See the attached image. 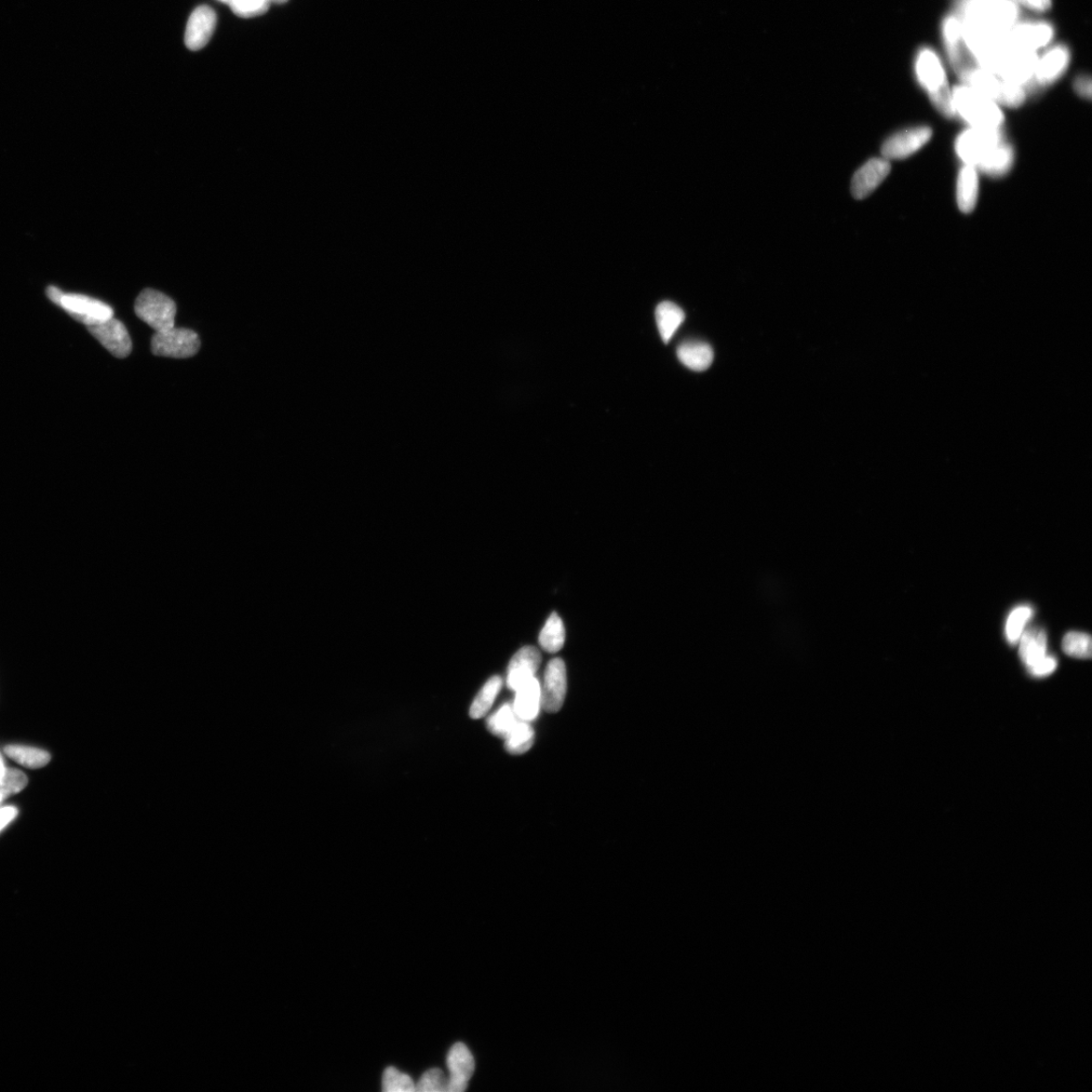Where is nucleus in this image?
<instances>
[{
    "label": "nucleus",
    "instance_id": "cd10ccee",
    "mask_svg": "<svg viewBox=\"0 0 1092 1092\" xmlns=\"http://www.w3.org/2000/svg\"><path fill=\"white\" fill-rule=\"evenodd\" d=\"M518 721L514 706L505 704L488 720V728L493 735L506 738Z\"/></svg>",
    "mask_w": 1092,
    "mask_h": 1092
},
{
    "label": "nucleus",
    "instance_id": "aec40b11",
    "mask_svg": "<svg viewBox=\"0 0 1092 1092\" xmlns=\"http://www.w3.org/2000/svg\"><path fill=\"white\" fill-rule=\"evenodd\" d=\"M978 175L976 168L965 166L957 182V202L964 214L973 213L978 198Z\"/></svg>",
    "mask_w": 1092,
    "mask_h": 1092
},
{
    "label": "nucleus",
    "instance_id": "423d86ee",
    "mask_svg": "<svg viewBox=\"0 0 1092 1092\" xmlns=\"http://www.w3.org/2000/svg\"><path fill=\"white\" fill-rule=\"evenodd\" d=\"M47 294L52 302L62 307L73 319L87 326L96 325V324L114 317V311L110 306L99 300L88 298V296L64 294L54 287L47 290Z\"/></svg>",
    "mask_w": 1092,
    "mask_h": 1092
},
{
    "label": "nucleus",
    "instance_id": "f8f14e48",
    "mask_svg": "<svg viewBox=\"0 0 1092 1092\" xmlns=\"http://www.w3.org/2000/svg\"><path fill=\"white\" fill-rule=\"evenodd\" d=\"M932 136L933 130L929 127L922 126L901 131L883 143L881 153L888 161L905 159L922 150Z\"/></svg>",
    "mask_w": 1092,
    "mask_h": 1092
},
{
    "label": "nucleus",
    "instance_id": "5701e85b",
    "mask_svg": "<svg viewBox=\"0 0 1092 1092\" xmlns=\"http://www.w3.org/2000/svg\"><path fill=\"white\" fill-rule=\"evenodd\" d=\"M657 328L662 340L668 343L685 320L683 309L672 302L660 303L656 309Z\"/></svg>",
    "mask_w": 1092,
    "mask_h": 1092
},
{
    "label": "nucleus",
    "instance_id": "f3484780",
    "mask_svg": "<svg viewBox=\"0 0 1092 1092\" xmlns=\"http://www.w3.org/2000/svg\"><path fill=\"white\" fill-rule=\"evenodd\" d=\"M217 15L213 8L202 6L194 10L188 19L185 31V45L188 49L198 51L204 48L215 28Z\"/></svg>",
    "mask_w": 1092,
    "mask_h": 1092
},
{
    "label": "nucleus",
    "instance_id": "f03ea898",
    "mask_svg": "<svg viewBox=\"0 0 1092 1092\" xmlns=\"http://www.w3.org/2000/svg\"><path fill=\"white\" fill-rule=\"evenodd\" d=\"M956 150L967 166L1001 177L1014 162L1010 146L1002 138L1001 130L970 128L956 142Z\"/></svg>",
    "mask_w": 1092,
    "mask_h": 1092
},
{
    "label": "nucleus",
    "instance_id": "7c9ffc66",
    "mask_svg": "<svg viewBox=\"0 0 1092 1092\" xmlns=\"http://www.w3.org/2000/svg\"><path fill=\"white\" fill-rule=\"evenodd\" d=\"M26 784H28V779L22 771L16 770V768H7L3 779L0 780V803L21 792Z\"/></svg>",
    "mask_w": 1092,
    "mask_h": 1092
},
{
    "label": "nucleus",
    "instance_id": "20e7f679",
    "mask_svg": "<svg viewBox=\"0 0 1092 1092\" xmlns=\"http://www.w3.org/2000/svg\"><path fill=\"white\" fill-rule=\"evenodd\" d=\"M955 114L964 119L971 128L1001 130L1005 117L999 104L978 91L958 85L952 89Z\"/></svg>",
    "mask_w": 1092,
    "mask_h": 1092
},
{
    "label": "nucleus",
    "instance_id": "39448f33",
    "mask_svg": "<svg viewBox=\"0 0 1092 1092\" xmlns=\"http://www.w3.org/2000/svg\"><path fill=\"white\" fill-rule=\"evenodd\" d=\"M958 75L965 85L999 105L1019 107L1027 99V91L1022 87L1011 84L1000 76L984 70L977 62L971 64Z\"/></svg>",
    "mask_w": 1092,
    "mask_h": 1092
},
{
    "label": "nucleus",
    "instance_id": "e433bc0d",
    "mask_svg": "<svg viewBox=\"0 0 1092 1092\" xmlns=\"http://www.w3.org/2000/svg\"><path fill=\"white\" fill-rule=\"evenodd\" d=\"M1073 87L1078 96L1090 100L1091 99V78L1089 75L1082 74L1074 79Z\"/></svg>",
    "mask_w": 1092,
    "mask_h": 1092
},
{
    "label": "nucleus",
    "instance_id": "58836bf2",
    "mask_svg": "<svg viewBox=\"0 0 1092 1092\" xmlns=\"http://www.w3.org/2000/svg\"><path fill=\"white\" fill-rule=\"evenodd\" d=\"M6 770H7V768L5 766L4 759L2 757V754H0V780L3 779V777L6 773Z\"/></svg>",
    "mask_w": 1092,
    "mask_h": 1092
},
{
    "label": "nucleus",
    "instance_id": "4468645a",
    "mask_svg": "<svg viewBox=\"0 0 1092 1092\" xmlns=\"http://www.w3.org/2000/svg\"><path fill=\"white\" fill-rule=\"evenodd\" d=\"M566 670L563 660L554 658L548 663L545 673L542 691V707L546 712L555 713L563 705L566 694Z\"/></svg>",
    "mask_w": 1092,
    "mask_h": 1092
},
{
    "label": "nucleus",
    "instance_id": "4c0bfd02",
    "mask_svg": "<svg viewBox=\"0 0 1092 1092\" xmlns=\"http://www.w3.org/2000/svg\"><path fill=\"white\" fill-rule=\"evenodd\" d=\"M18 814V808L13 806L0 808V831L6 829L17 817Z\"/></svg>",
    "mask_w": 1092,
    "mask_h": 1092
},
{
    "label": "nucleus",
    "instance_id": "6ab92c4d",
    "mask_svg": "<svg viewBox=\"0 0 1092 1092\" xmlns=\"http://www.w3.org/2000/svg\"><path fill=\"white\" fill-rule=\"evenodd\" d=\"M541 683L534 677L519 688L514 709L519 720H534L542 707Z\"/></svg>",
    "mask_w": 1092,
    "mask_h": 1092
},
{
    "label": "nucleus",
    "instance_id": "2f4dec72",
    "mask_svg": "<svg viewBox=\"0 0 1092 1092\" xmlns=\"http://www.w3.org/2000/svg\"><path fill=\"white\" fill-rule=\"evenodd\" d=\"M415 1084L408 1074L402 1073L395 1068H388L383 1075V1090L385 1092H413Z\"/></svg>",
    "mask_w": 1092,
    "mask_h": 1092
},
{
    "label": "nucleus",
    "instance_id": "9d476101",
    "mask_svg": "<svg viewBox=\"0 0 1092 1092\" xmlns=\"http://www.w3.org/2000/svg\"><path fill=\"white\" fill-rule=\"evenodd\" d=\"M941 31L948 61L956 74L976 62L965 42L961 23L953 11L943 18Z\"/></svg>",
    "mask_w": 1092,
    "mask_h": 1092
},
{
    "label": "nucleus",
    "instance_id": "f704fd0d",
    "mask_svg": "<svg viewBox=\"0 0 1092 1092\" xmlns=\"http://www.w3.org/2000/svg\"><path fill=\"white\" fill-rule=\"evenodd\" d=\"M1057 659L1054 657L1045 656L1039 662L1029 668L1036 678H1044L1051 675L1057 668Z\"/></svg>",
    "mask_w": 1092,
    "mask_h": 1092
},
{
    "label": "nucleus",
    "instance_id": "b1692460",
    "mask_svg": "<svg viewBox=\"0 0 1092 1092\" xmlns=\"http://www.w3.org/2000/svg\"><path fill=\"white\" fill-rule=\"evenodd\" d=\"M5 752L11 760L29 768H43L51 761L48 752L37 748L8 746L5 749Z\"/></svg>",
    "mask_w": 1092,
    "mask_h": 1092
},
{
    "label": "nucleus",
    "instance_id": "f257e3e1",
    "mask_svg": "<svg viewBox=\"0 0 1092 1092\" xmlns=\"http://www.w3.org/2000/svg\"><path fill=\"white\" fill-rule=\"evenodd\" d=\"M966 42L1006 37L1021 19V8L1011 0H954Z\"/></svg>",
    "mask_w": 1092,
    "mask_h": 1092
},
{
    "label": "nucleus",
    "instance_id": "2eb2a0df",
    "mask_svg": "<svg viewBox=\"0 0 1092 1092\" xmlns=\"http://www.w3.org/2000/svg\"><path fill=\"white\" fill-rule=\"evenodd\" d=\"M450 1070L448 1092L465 1091L476 1068L475 1058L464 1043L454 1044L448 1054Z\"/></svg>",
    "mask_w": 1092,
    "mask_h": 1092
},
{
    "label": "nucleus",
    "instance_id": "dca6fc26",
    "mask_svg": "<svg viewBox=\"0 0 1092 1092\" xmlns=\"http://www.w3.org/2000/svg\"><path fill=\"white\" fill-rule=\"evenodd\" d=\"M892 170L889 161L885 158H873L866 162L854 174L851 190L857 199L869 197L888 177Z\"/></svg>",
    "mask_w": 1092,
    "mask_h": 1092
},
{
    "label": "nucleus",
    "instance_id": "72a5a7b5",
    "mask_svg": "<svg viewBox=\"0 0 1092 1092\" xmlns=\"http://www.w3.org/2000/svg\"><path fill=\"white\" fill-rule=\"evenodd\" d=\"M229 6L241 18H253L263 15L267 11L272 0H229Z\"/></svg>",
    "mask_w": 1092,
    "mask_h": 1092
},
{
    "label": "nucleus",
    "instance_id": "c756f323",
    "mask_svg": "<svg viewBox=\"0 0 1092 1092\" xmlns=\"http://www.w3.org/2000/svg\"><path fill=\"white\" fill-rule=\"evenodd\" d=\"M1091 647V638L1083 632H1069L1062 641L1064 653L1077 658H1090Z\"/></svg>",
    "mask_w": 1092,
    "mask_h": 1092
},
{
    "label": "nucleus",
    "instance_id": "bb28decb",
    "mask_svg": "<svg viewBox=\"0 0 1092 1092\" xmlns=\"http://www.w3.org/2000/svg\"><path fill=\"white\" fill-rule=\"evenodd\" d=\"M534 743V731L529 722L519 720L505 738V749L509 753L521 754L529 752Z\"/></svg>",
    "mask_w": 1092,
    "mask_h": 1092
},
{
    "label": "nucleus",
    "instance_id": "9b49d317",
    "mask_svg": "<svg viewBox=\"0 0 1092 1092\" xmlns=\"http://www.w3.org/2000/svg\"><path fill=\"white\" fill-rule=\"evenodd\" d=\"M1055 37L1054 25L1042 20L1021 19L1009 31L1007 38L1010 42L1037 52L1050 46Z\"/></svg>",
    "mask_w": 1092,
    "mask_h": 1092
},
{
    "label": "nucleus",
    "instance_id": "4be33fe9",
    "mask_svg": "<svg viewBox=\"0 0 1092 1092\" xmlns=\"http://www.w3.org/2000/svg\"><path fill=\"white\" fill-rule=\"evenodd\" d=\"M1019 641L1021 658L1028 668L1047 656V636L1043 629L1031 628L1023 631Z\"/></svg>",
    "mask_w": 1092,
    "mask_h": 1092
},
{
    "label": "nucleus",
    "instance_id": "6e6552de",
    "mask_svg": "<svg viewBox=\"0 0 1092 1092\" xmlns=\"http://www.w3.org/2000/svg\"><path fill=\"white\" fill-rule=\"evenodd\" d=\"M200 348L198 335L190 329L169 328L158 331L152 337V353L158 356L187 358L196 356Z\"/></svg>",
    "mask_w": 1092,
    "mask_h": 1092
},
{
    "label": "nucleus",
    "instance_id": "1a4fd4ad",
    "mask_svg": "<svg viewBox=\"0 0 1092 1092\" xmlns=\"http://www.w3.org/2000/svg\"><path fill=\"white\" fill-rule=\"evenodd\" d=\"M1070 62L1071 51L1068 45L1059 43L1047 47L1042 55L1037 56L1029 91L1055 84L1068 71Z\"/></svg>",
    "mask_w": 1092,
    "mask_h": 1092
},
{
    "label": "nucleus",
    "instance_id": "c85d7f7f",
    "mask_svg": "<svg viewBox=\"0 0 1092 1092\" xmlns=\"http://www.w3.org/2000/svg\"><path fill=\"white\" fill-rule=\"evenodd\" d=\"M1034 609L1031 606H1019L1011 611L1006 622V639L1010 644H1017L1022 635L1024 627L1032 618Z\"/></svg>",
    "mask_w": 1092,
    "mask_h": 1092
},
{
    "label": "nucleus",
    "instance_id": "a878e982",
    "mask_svg": "<svg viewBox=\"0 0 1092 1092\" xmlns=\"http://www.w3.org/2000/svg\"><path fill=\"white\" fill-rule=\"evenodd\" d=\"M565 640V631L561 617L554 613L550 615L539 636V643L543 649L551 654L562 650Z\"/></svg>",
    "mask_w": 1092,
    "mask_h": 1092
},
{
    "label": "nucleus",
    "instance_id": "ddd939ff",
    "mask_svg": "<svg viewBox=\"0 0 1092 1092\" xmlns=\"http://www.w3.org/2000/svg\"><path fill=\"white\" fill-rule=\"evenodd\" d=\"M89 333L106 350L118 358H125L132 352V340L124 324L114 317L87 326Z\"/></svg>",
    "mask_w": 1092,
    "mask_h": 1092
},
{
    "label": "nucleus",
    "instance_id": "a19ab883",
    "mask_svg": "<svg viewBox=\"0 0 1092 1092\" xmlns=\"http://www.w3.org/2000/svg\"><path fill=\"white\" fill-rule=\"evenodd\" d=\"M220 2L228 4L229 0H220Z\"/></svg>",
    "mask_w": 1092,
    "mask_h": 1092
},
{
    "label": "nucleus",
    "instance_id": "393cba45",
    "mask_svg": "<svg viewBox=\"0 0 1092 1092\" xmlns=\"http://www.w3.org/2000/svg\"><path fill=\"white\" fill-rule=\"evenodd\" d=\"M503 686L501 677H492L476 697L473 705L470 707V718L474 720L482 719L491 709L494 701L499 693H500Z\"/></svg>",
    "mask_w": 1092,
    "mask_h": 1092
},
{
    "label": "nucleus",
    "instance_id": "a211bd4d",
    "mask_svg": "<svg viewBox=\"0 0 1092 1092\" xmlns=\"http://www.w3.org/2000/svg\"><path fill=\"white\" fill-rule=\"evenodd\" d=\"M542 664V656L533 646H525L518 651L508 667L507 686L517 691L521 686L535 677Z\"/></svg>",
    "mask_w": 1092,
    "mask_h": 1092
},
{
    "label": "nucleus",
    "instance_id": "c9c22d12",
    "mask_svg": "<svg viewBox=\"0 0 1092 1092\" xmlns=\"http://www.w3.org/2000/svg\"><path fill=\"white\" fill-rule=\"evenodd\" d=\"M1020 8H1028L1035 12L1043 13L1051 9L1052 0H1011Z\"/></svg>",
    "mask_w": 1092,
    "mask_h": 1092
},
{
    "label": "nucleus",
    "instance_id": "7ed1b4c3",
    "mask_svg": "<svg viewBox=\"0 0 1092 1092\" xmlns=\"http://www.w3.org/2000/svg\"><path fill=\"white\" fill-rule=\"evenodd\" d=\"M914 74L936 109L946 118H953L956 114L952 89L949 86L945 66H943L935 49L923 46L916 52Z\"/></svg>",
    "mask_w": 1092,
    "mask_h": 1092
},
{
    "label": "nucleus",
    "instance_id": "412c9836",
    "mask_svg": "<svg viewBox=\"0 0 1092 1092\" xmlns=\"http://www.w3.org/2000/svg\"><path fill=\"white\" fill-rule=\"evenodd\" d=\"M678 358L685 367L694 372H704L711 367L714 354L704 342H685L677 350Z\"/></svg>",
    "mask_w": 1092,
    "mask_h": 1092
},
{
    "label": "nucleus",
    "instance_id": "0eeeda50",
    "mask_svg": "<svg viewBox=\"0 0 1092 1092\" xmlns=\"http://www.w3.org/2000/svg\"><path fill=\"white\" fill-rule=\"evenodd\" d=\"M135 313L158 332L174 327L177 305L165 293L145 290L135 303Z\"/></svg>",
    "mask_w": 1092,
    "mask_h": 1092
},
{
    "label": "nucleus",
    "instance_id": "ea45409f",
    "mask_svg": "<svg viewBox=\"0 0 1092 1092\" xmlns=\"http://www.w3.org/2000/svg\"><path fill=\"white\" fill-rule=\"evenodd\" d=\"M287 2H288V0H272V3H276V4H283V3H287Z\"/></svg>",
    "mask_w": 1092,
    "mask_h": 1092
},
{
    "label": "nucleus",
    "instance_id": "473e14b6",
    "mask_svg": "<svg viewBox=\"0 0 1092 1092\" xmlns=\"http://www.w3.org/2000/svg\"><path fill=\"white\" fill-rule=\"evenodd\" d=\"M448 1089L449 1077L438 1068L426 1071L415 1085L418 1092H448Z\"/></svg>",
    "mask_w": 1092,
    "mask_h": 1092
}]
</instances>
